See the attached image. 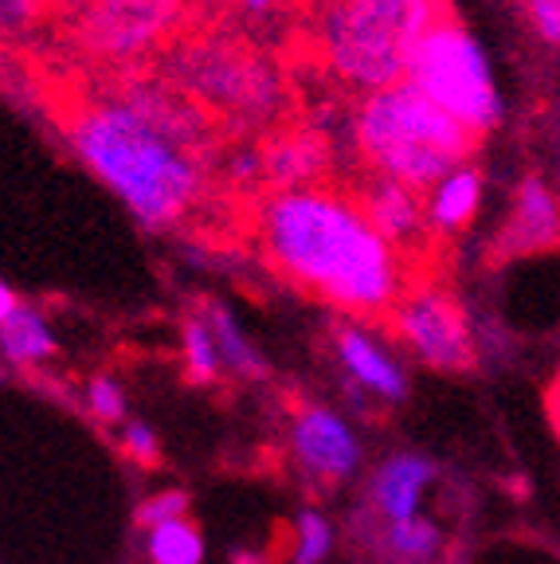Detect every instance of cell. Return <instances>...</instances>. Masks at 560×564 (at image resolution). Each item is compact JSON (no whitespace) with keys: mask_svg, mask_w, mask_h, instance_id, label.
<instances>
[{"mask_svg":"<svg viewBox=\"0 0 560 564\" xmlns=\"http://www.w3.org/2000/svg\"><path fill=\"white\" fill-rule=\"evenodd\" d=\"M259 243L282 279L337 310L385 317L403 299L396 247L357 200L330 188L274 193L259 212Z\"/></svg>","mask_w":560,"mask_h":564,"instance_id":"6da1fadb","label":"cell"},{"mask_svg":"<svg viewBox=\"0 0 560 564\" xmlns=\"http://www.w3.org/2000/svg\"><path fill=\"white\" fill-rule=\"evenodd\" d=\"M67 133L79 158L149 228L181 220L201 196L196 130L165 95L133 90L115 102H90L71 118Z\"/></svg>","mask_w":560,"mask_h":564,"instance_id":"7a4b0ae2","label":"cell"},{"mask_svg":"<svg viewBox=\"0 0 560 564\" xmlns=\"http://www.w3.org/2000/svg\"><path fill=\"white\" fill-rule=\"evenodd\" d=\"M357 145L377 176L420 193L463 165L478 145V133L439 110L412 83H396L360 102Z\"/></svg>","mask_w":560,"mask_h":564,"instance_id":"3957f363","label":"cell"},{"mask_svg":"<svg viewBox=\"0 0 560 564\" xmlns=\"http://www.w3.org/2000/svg\"><path fill=\"white\" fill-rule=\"evenodd\" d=\"M439 20V0H333L322 17V52L345 83L388 90L408 79L416 47Z\"/></svg>","mask_w":560,"mask_h":564,"instance_id":"277c9868","label":"cell"},{"mask_svg":"<svg viewBox=\"0 0 560 564\" xmlns=\"http://www.w3.org/2000/svg\"><path fill=\"white\" fill-rule=\"evenodd\" d=\"M403 83H412L420 95H428L439 110H446L478 138L502 122V98L491 63L482 55L478 40L451 17H443L420 40Z\"/></svg>","mask_w":560,"mask_h":564,"instance_id":"5b68a950","label":"cell"},{"mask_svg":"<svg viewBox=\"0 0 560 564\" xmlns=\"http://www.w3.org/2000/svg\"><path fill=\"white\" fill-rule=\"evenodd\" d=\"M392 326L408 341V349L420 361H428L431 369L463 372L474 365V341L466 314L459 310L455 299H446L435 286L403 294L392 310Z\"/></svg>","mask_w":560,"mask_h":564,"instance_id":"8992f818","label":"cell"},{"mask_svg":"<svg viewBox=\"0 0 560 564\" xmlns=\"http://www.w3.org/2000/svg\"><path fill=\"white\" fill-rule=\"evenodd\" d=\"M290 440H294L298 463L310 470L322 482H342L357 470L360 447L353 440V432L345 427L342 415H333L322 404H298L294 408V427H290Z\"/></svg>","mask_w":560,"mask_h":564,"instance_id":"52a82bcc","label":"cell"},{"mask_svg":"<svg viewBox=\"0 0 560 564\" xmlns=\"http://www.w3.org/2000/svg\"><path fill=\"white\" fill-rule=\"evenodd\" d=\"M181 0H98L87 17V40L106 55L141 52L158 40L165 24H173Z\"/></svg>","mask_w":560,"mask_h":564,"instance_id":"ba28073f","label":"cell"},{"mask_svg":"<svg viewBox=\"0 0 560 564\" xmlns=\"http://www.w3.org/2000/svg\"><path fill=\"white\" fill-rule=\"evenodd\" d=\"M552 247H560V204L545 181L529 176L517 188L514 212L498 236V256H534V251H552Z\"/></svg>","mask_w":560,"mask_h":564,"instance_id":"9c48e42d","label":"cell"},{"mask_svg":"<svg viewBox=\"0 0 560 564\" xmlns=\"http://www.w3.org/2000/svg\"><path fill=\"white\" fill-rule=\"evenodd\" d=\"M357 204L368 216V224H373L392 247H403V243H412V239H420L423 220H428V216L420 212V200H416L412 188L396 185V181H388V176H373V181L360 188Z\"/></svg>","mask_w":560,"mask_h":564,"instance_id":"30bf717a","label":"cell"},{"mask_svg":"<svg viewBox=\"0 0 560 564\" xmlns=\"http://www.w3.org/2000/svg\"><path fill=\"white\" fill-rule=\"evenodd\" d=\"M337 352H342L345 369H349L365 388H373L377 397L403 400L408 380H403V372L396 369L392 357H388L368 334H360V329H353V326H342L337 329Z\"/></svg>","mask_w":560,"mask_h":564,"instance_id":"8fae6325","label":"cell"},{"mask_svg":"<svg viewBox=\"0 0 560 564\" xmlns=\"http://www.w3.org/2000/svg\"><path fill=\"white\" fill-rule=\"evenodd\" d=\"M193 87L201 90V95H212V98H219V102H231V106H255L271 95L263 75H259L251 63H239L224 52H212V55H201V59H196Z\"/></svg>","mask_w":560,"mask_h":564,"instance_id":"7c38bea8","label":"cell"},{"mask_svg":"<svg viewBox=\"0 0 560 564\" xmlns=\"http://www.w3.org/2000/svg\"><path fill=\"white\" fill-rule=\"evenodd\" d=\"M330 165L325 141L314 133H294V138L274 141L263 153V173L271 176L279 193H294V188H314V181Z\"/></svg>","mask_w":560,"mask_h":564,"instance_id":"4fadbf2b","label":"cell"},{"mask_svg":"<svg viewBox=\"0 0 560 564\" xmlns=\"http://www.w3.org/2000/svg\"><path fill=\"white\" fill-rule=\"evenodd\" d=\"M431 478H435V467L423 455H392L380 467L377 506L392 518V525L396 521L420 518V494Z\"/></svg>","mask_w":560,"mask_h":564,"instance_id":"5bb4252c","label":"cell"},{"mask_svg":"<svg viewBox=\"0 0 560 564\" xmlns=\"http://www.w3.org/2000/svg\"><path fill=\"white\" fill-rule=\"evenodd\" d=\"M478 200H482V173L471 165H459L455 173H446L443 181H439L435 193H431L428 224L435 231H443V236L463 231L466 224L474 220Z\"/></svg>","mask_w":560,"mask_h":564,"instance_id":"9a60e30c","label":"cell"},{"mask_svg":"<svg viewBox=\"0 0 560 564\" xmlns=\"http://www.w3.org/2000/svg\"><path fill=\"white\" fill-rule=\"evenodd\" d=\"M0 349L4 357L17 365H35V361H47L55 352V337L47 329V322L35 310L20 306L17 314L0 326Z\"/></svg>","mask_w":560,"mask_h":564,"instance_id":"2e32d148","label":"cell"},{"mask_svg":"<svg viewBox=\"0 0 560 564\" xmlns=\"http://www.w3.org/2000/svg\"><path fill=\"white\" fill-rule=\"evenodd\" d=\"M149 556L153 564H201L204 561V538L189 518L165 521L149 529Z\"/></svg>","mask_w":560,"mask_h":564,"instance_id":"e0dca14e","label":"cell"},{"mask_svg":"<svg viewBox=\"0 0 560 564\" xmlns=\"http://www.w3.org/2000/svg\"><path fill=\"white\" fill-rule=\"evenodd\" d=\"M212 337H216L219 357H224V361H228L231 369L247 372V377H259V372H263V361L255 357V349L244 341V334L236 329V322H231L228 310H224V306L212 310Z\"/></svg>","mask_w":560,"mask_h":564,"instance_id":"ac0fdd59","label":"cell"},{"mask_svg":"<svg viewBox=\"0 0 560 564\" xmlns=\"http://www.w3.org/2000/svg\"><path fill=\"white\" fill-rule=\"evenodd\" d=\"M388 541H392L396 553L408 556V561H428L439 549V529H435V521H428V518H408V521H396Z\"/></svg>","mask_w":560,"mask_h":564,"instance_id":"d6986e66","label":"cell"},{"mask_svg":"<svg viewBox=\"0 0 560 564\" xmlns=\"http://www.w3.org/2000/svg\"><path fill=\"white\" fill-rule=\"evenodd\" d=\"M184 365H189V377L193 380H212L219 365L216 337L201 322H184Z\"/></svg>","mask_w":560,"mask_h":564,"instance_id":"ffe728a7","label":"cell"},{"mask_svg":"<svg viewBox=\"0 0 560 564\" xmlns=\"http://www.w3.org/2000/svg\"><path fill=\"white\" fill-rule=\"evenodd\" d=\"M330 553V525L317 513H302L298 518V564H322V556Z\"/></svg>","mask_w":560,"mask_h":564,"instance_id":"44dd1931","label":"cell"},{"mask_svg":"<svg viewBox=\"0 0 560 564\" xmlns=\"http://www.w3.org/2000/svg\"><path fill=\"white\" fill-rule=\"evenodd\" d=\"M184 510H189V494L169 490V494H158L153 502L141 506L138 521H141V525H146V529H158V525H165V521L184 518Z\"/></svg>","mask_w":560,"mask_h":564,"instance_id":"7402d4cb","label":"cell"},{"mask_svg":"<svg viewBox=\"0 0 560 564\" xmlns=\"http://www.w3.org/2000/svg\"><path fill=\"white\" fill-rule=\"evenodd\" d=\"M521 9L545 44L560 47V0H521Z\"/></svg>","mask_w":560,"mask_h":564,"instance_id":"603a6c76","label":"cell"},{"mask_svg":"<svg viewBox=\"0 0 560 564\" xmlns=\"http://www.w3.org/2000/svg\"><path fill=\"white\" fill-rule=\"evenodd\" d=\"M90 412H95L98 420H106V423L122 420V412H126L122 388H118L115 380H106V377L90 380Z\"/></svg>","mask_w":560,"mask_h":564,"instance_id":"cb8c5ba5","label":"cell"},{"mask_svg":"<svg viewBox=\"0 0 560 564\" xmlns=\"http://www.w3.org/2000/svg\"><path fill=\"white\" fill-rule=\"evenodd\" d=\"M126 455L133 458V463H141V467H153V463H158V440H153V432H149V427H141V423H130V427H126Z\"/></svg>","mask_w":560,"mask_h":564,"instance_id":"d4e9b609","label":"cell"},{"mask_svg":"<svg viewBox=\"0 0 560 564\" xmlns=\"http://www.w3.org/2000/svg\"><path fill=\"white\" fill-rule=\"evenodd\" d=\"M35 17V0H0V32L4 28H24Z\"/></svg>","mask_w":560,"mask_h":564,"instance_id":"484cf974","label":"cell"},{"mask_svg":"<svg viewBox=\"0 0 560 564\" xmlns=\"http://www.w3.org/2000/svg\"><path fill=\"white\" fill-rule=\"evenodd\" d=\"M545 412H549L552 432L560 435V372H557V380L549 384V392H545Z\"/></svg>","mask_w":560,"mask_h":564,"instance_id":"4316f807","label":"cell"},{"mask_svg":"<svg viewBox=\"0 0 560 564\" xmlns=\"http://www.w3.org/2000/svg\"><path fill=\"white\" fill-rule=\"evenodd\" d=\"M17 310H20V302H17V294H12V286L9 282H0V326H4Z\"/></svg>","mask_w":560,"mask_h":564,"instance_id":"83f0119b","label":"cell"},{"mask_svg":"<svg viewBox=\"0 0 560 564\" xmlns=\"http://www.w3.org/2000/svg\"><path fill=\"white\" fill-rule=\"evenodd\" d=\"M239 4H244L247 12H267L274 4V0H239Z\"/></svg>","mask_w":560,"mask_h":564,"instance_id":"f1b7e54d","label":"cell"}]
</instances>
